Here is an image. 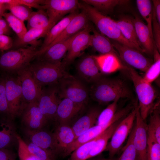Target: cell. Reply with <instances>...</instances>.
<instances>
[{"instance_id":"f907efd6","label":"cell","mask_w":160,"mask_h":160,"mask_svg":"<svg viewBox=\"0 0 160 160\" xmlns=\"http://www.w3.org/2000/svg\"><path fill=\"white\" fill-rule=\"evenodd\" d=\"M0 29L10 31L7 23L3 17H0Z\"/></svg>"},{"instance_id":"f6af8a7d","label":"cell","mask_w":160,"mask_h":160,"mask_svg":"<svg viewBox=\"0 0 160 160\" xmlns=\"http://www.w3.org/2000/svg\"><path fill=\"white\" fill-rule=\"evenodd\" d=\"M152 33L154 42L157 48L160 52V24L156 18L155 13L153 7L152 18Z\"/></svg>"},{"instance_id":"8fae6325","label":"cell","mask_w":160,"mask_h":160,"mask_svg":"<svg viewBox=\"0 0 160 160\" xmlns=\"http://www.w3.org/2000/svg\"><path fill=\"white\" fill-rule=\"evenodd\" d=\"M61 100L58 94L57 84L42 88L37 102L40 111L48 121L55 119Z\"/></svg>"},{"instance_id":"cb8c5ba5","label":"cell","mask_w":160,"mask_h":160,"mask_svg":"<svg viewBox=\"0 0 160 160\" xmlns=\"http://www.w3.org/2000/svg\"><path fill=\"white\" fill-rule=\"evenodd\" d=\"M53 26L50 24L45 28H32L28 30L21 38H17L13 43V46L17 49L24 47V46L28 45L36 47L40 44L41 42L38 39L42 37H45Z\"/></svg>"},{"instance_id":"30bf717a","label":"cell","mask_w":160,"mask_h":160,"mask_svg":"<svg viewBox=\"0 0 160 160\" xmlns=\"http://www.w3.org/2000/svg\"><path fill=\"white\" fill-rule=\"evenodd\" d=\"M76 0H45L44 9L47 14L49 23L54 25L65 15L79 8Z\"/></svg>"},{"instance_id":"4316f807","label":"cell","mask_w":160,"mask_h":160,"mask_svg":"<svg viewBox=\"0 0 160 160\" xmlns=\"http://www.w3.org/2000/svg\"><path fill=\"white\" fill-rule=\"evenodd\" d=\"M91 28L93 34L91 35L90 46L101 54L111 53L119 57L109 39L97 31L92 24Z\"/></svg>"},{"instance_id":"f1b7e54d","label":"cell","mask_w":160,"mask_h":160,"mask_svg":"<svg viewBox=\"0 0 160 160\" xmlns=\"http://www.w3.org/2000/svg\"><path fill=\"white\" fill-rule=\"evenodd\" d=\"M106 129L99 125H94L78 136L65 150L63 156L70 155L79 146L95 138Z\"/></svg>"},{"instance_id":"681fc988","label":"cell","mask_w":160,"mask_h":160,"mask_svg":"<svg viewBox=\"0 0 160 160\" xmlns=\"http://www.w3.org/2000/svg\"><path fill=\"white\" fill-rule=\"evenodd\" d=\"M153 7L154 10L157 21L160 24V0H153L152 1Z\"/></svg>"},{"instance_id":"8992f818","label":"cell","mask_w":160,"mask_h":160,"mask_svg":"<svg viewBox=\"0 0 160 160\" xmlns=\"http://www.w3.org/2000/svg\"><path fill=\"white\" fill-rule=\"evenodd\" d=\"M5 81L9 118L20 116L26 104L23 100L21 83L16 73L1 72Z\"/></svg>"},{"instance_id":"ee69618b","label":"cell","mask_w":160,"mask_h":160,"mask_svg":"<svg viewBox=\"0 0 160 160\" xmlns=\"http://www.w3.org/2000/svg\"><path fill=\"white\" fill-rule=\"evenodd\" d=\"M0 115H5L9 118L4 79L1 73L0 75Z\"/></svg>"},{"instance_id":"ac0fdd59","label":"cell","mask_w":160,"mask_h":160,"mask_svg":"<svg viewBox=\"0 0 160 160\" xmlns=\"http://www.w3.org/2000/svg\"><path fill=\"white\" fill-rule=\"evenodd\" d=\"M89 20L86 13L83 10L77 14L72 19L61 33L46 48L58 42L66 40L77 33L86 27L89 23Z\"/></svg>"},{"instance_id":"7c38bea8","label":"cell","mask_w":160,"mask_h":160,"mask_svg":"<svg viewBox=\"0 0 160 160\" xmlns=\"http://www.w3.org/2000/svg\"><path fill=\"white\" fill-rule=\"evenodd\" d=\"M29 65L16 73L20 81L23 96L26 104L37 101L42 88L35 79Z\"/></svg>"},{"instance_id":"4fadbf2b","label":"cell","mask_w":160,"mask_h":160,"mask_svg":"<svg viewBox=\"0 0 160 160\" xmlns=\"http://www.w3.org/2000/svg\"><path fill=\"white\" fill-rule=\"evenodd\" d=\"M91 24L78 33L71 41L66 55L61 62L66 67L80 56L88 47L90 46Z\"/></svg>"},{"instance_id":"b9f144b4","label":"cell","mask_w":160,"mask_h":160,"mask_svg":"<svg viewBox=\"0 0 160 160\" xmlns=\"http://www.w3.org/2000/svg\"><path fill=\"white\" fill-rule=\"evenodd\" d=\"M16 138L18 144L19 160H39L29 151L27 143L17 134Z\"/></svg>"},{"instance_id":"836d02e7","label":"cell","mask_w":160,"mask_h":160,"mask_svg":"<svg viewBox=\"0 0 160 160\" xmlns=\"http://www.w3.org/2000/svg\"><path fill=\"white\" fill-rule=\"evenodd\" d=\"M50 24L46 11L44 9H38L31 13L27 20V29L43 28Z\"/></svg>"},{"instance_id":"d6986e66","label":"cell","mask_w":160,"mask_h":160,"mask_svg":"<svg viewBox=\"0 0 160 160\" xmlns=\"http://www.w3.org/2000/svg\"><path fill=\"white\" fill-rule=\"evenodd\" d=\"M85 106L67 98L61 100L57 109L55 119L60 124H68L73 117L85 108Z\"/></svg>"},{"instance_id":"7402d4cb","label":"cell","mask_w":160,"mask_h":160,"mask_svg":"<svg viewBox=\"0 0 160 160\" xmlns=\"http://www.w3.org/2000/svg\"><path fill=\"white\" fill-rule=\"evenodd\" d=\"M53 134L55 143V153L63 154L75 139L74 132L68 124H59Z\"/></svg>"},{"instance_id":"603a6c76","label":"cell","mask_w":160,"mask_h":160,"mask_svg":"<svg viewBox=\"0 0 160 160\" xmlns=\"http://www.w3.org/2000/svg\"><path fill=\"white\" fill-rule=\"evenodd\" d=\"M93 57L102 74H110L125 68V65L119 57L113 54H101Z\"/></svg>"},{"instance_id":"9a60e30c","label":"cell","mask_w":160,"mask_h":160,"mask_svg":"<svg viewBox=\"0 0 160 160\" xmlns=\"http://www.w3.org/2000/svg\"><path fill=\"white\" fill-rule=\"evenodd\" d=\"M20 116L27 128L31 129H41L48 121L40 111L37 101L26 104Z\"/></svg>"},{"instance_id":"7a4b0ae2","label":"cell","mask_w":160,"mask_h":160,"mask_svg":"<svg viewBox=\"0 0 160 160\" xmlns=\"http://www.w3.org/2000/svg\"><path fill=\"white\" fill-rule=\"evenodd\" d=\"M79 4V8L86 13L89 21L95 24L100 33L113 41L137 50L123 36L116 21L82 1Z\"/></svg>"},{"instance_id":"9c48e42d","label":"cell","mask_w":160,"mask_h":160,"mask_svg":"<svg viewBox=\"0 0 160 160\" xmlns=\"http://www.w3.org/2000/svg\"><path fill=\"white\" fill-rule=\"evenodd\" d=\"M111 43L125 65L145 73L153 62L152 59L147 57L135 49L114 41Z\"/></svg>"},{"instance_id":"7dc6e473","label":"cell","mask_w":160,"mask_h":160,"mask_svg":"<svg viewBox=\"0 0 160 160\" xmlns=\"http://www.w3.org/2000/svg\"><path fill=\"white\" fill-rule=\"evenodd\" d=\"M13 42L12 38L5 35H0V50H7L13 46Z\"/></svg>"},{"instance_id":"2e32d148","label":"cell","mask_w":160,"mask_h":160,"mask_svg":"<svg viewBox=\"0 0 160 160\" xmlns=\"http://www.w3.org/2000/svg\"><path fill=\"white\" fill-rule=\"evenodd\" d=\"M77 33L43 50H39V55L35 58L36 60L50 63L61 62L66 55L71 41Z\"/></svg>"},{"instance_id":"f35d334b","label":"cell","mask_w":160,"mask_h":160,"mask_svg":"<svg viewBox=\"0 0 160 160\" xmlns=\"http://www.w3.org/2000/svg\"><path fill=\"white\" fill-rule=\"evenodd\" d=\"M135 127H133L129 134L126 145L122 149L123 152L118 160H136V153L133 145Z\"/></svg>"},{"instance_id":"6da1fadb","label":"cell","mask_w":160,"mask_h":160,"mask_svg":"<svg viewBox=\"0 0 160 160\" xmlns=\"http://www.w3.org/2000/svg\"><path fill=\"white\" fill-rule=\"evenodd\" d=\"M90 94L93 100L101 104L132 96L131 89L123 80L103 76L92 83Z\"/></svg>"},{"instance_id":"60d3db41","label":"cell","mask_w":160,"mask_h":160,"mask_svg":"<svg viewBox=\"0 0 160 160\" xmlns=\"http://www.w3.org/2000/svg\"><path fill=\"white\" fill-rule=\"evenodd\" d=\"M147 160H160V144L153 137L148 135Z\"/></svg>"},{"instance_id":"816d5d0a","label":"cell","mask_w":160,"mask_h":160,"mask_svg":"<svg viewBox=\"0 0 160 160\" xmlns=\"http://www.w3.org/2000/svg\"><path fill=\"white\" fill-rule=\"evenodd\" d=\"M7 9V5L0 2V17H3V14Z\"/></svg>"},{"instance_id":"1f68e13d","label":"cell","mask_w":160,"mask_h":160,"mask_svg":"<svg viewBox=\"0 0 160 160\" xmlns=\"http://www.w3.org/2000/svg\"><path fill=\"white\" fill-rule=\"evenodd\" d=\"M149 114V123L147 125L148 135L153 137L160 144L159 101L156 102Z\"/></svg>"},{"instance_id":"f546056e","label":"cell","mask_w":160,"mask_h":160,"mask_svg":"<svg viewBox=\"0 0 160 160\" xmlns=\"http://www.w3.org/2000/svg\"><path fill=\"white\" fill-rule=\"evenodd\" d=\"M123 118L113 123L97 137L90 151L89 158L95 156L105 150L109 140Z\"/></svg>"},{"instance_id":"83f0119b","label":"cell","mask_w":160,"mask_h":160,"mask_svg":"<svg viewBox=\"0 0 160 160\" xmlns=\"http://www.w3.org/2000/svg\"><path fill=\"white\" fill-rule=\"evenodd\" d=\"M15 129L9 118L0 119V149L7 148L17 140Z\"/></svg>"},{"instance_id":"ffe728a7","label":"cell","mask_w":160,"mask_h":160,"mask_svg":"<svg viewBox=\"0 0 160 160\" xmlns=\"http://www.w3.org/2000/svg\"><path fill=\"white\" fill-rule=\"evenodd\" d=\"M133 20L137 39L144 53L153 56L155 44L153 36L147 25L138 16H135Z\"/></svg>"},{"instance_id":"5bb4252c","label":"cell","mask_w":160,"mask_h":160,"mask_svg":"<svg viewBox=\"0 0 160 160\" xmlns=\"http://www.w3.org/2000/svg\"><path fill=\"white\" fill-rule=\"evenodd\" d=\"M142 117L139 108L134 123L133 145L136 153V160H147V125Z\"/></svg>"},{"instance_id":"5b68a950","label":"cell","mask_w":160,"mask_h":160,"mask_svg":"<svg viewBox=\"0 0 160 160\" xmlns=\"http://www.w3.org/2000/svg\"><path fill=\"white\" fill-rule=\"evenodd\" d=\"M29 68L35 79L42 87L57 84L68 73L61 62L50 63L36 60L31 63Z\"/></svg>"},{"instance_id":"7bdbcfd3","label":"cell","mask_w":160,"mask_h":160,"mask_svg":"<svg viewBox=\"0 0 160 160\" xmlns=\"http://www.w3.org/2000/svg\"><path fill=\"white\" fill-rule=\"evenodd\" d=\"M29 151L39 160H52L54 154L30 143L27 144Z\"/></svg>"},{"instance_id":"277c9868","label":"cell","mask_w":160,"mask_h":160,"mask_svg":"<svg viewBox=\"0 0 160 160\" xmlns=\"http://www.w3.org/2000/svg\"><path fill=\"white\" fill-rule=\"evenodd\" d=\"M39 54V50L32 46L7 51L0 56V70L1 72L16 73L29 65Z\"/></svg>"},{"instance_id":"bcb514c9","label":"cell","mask_w":160,"mask_h":160,"mask_svg":"<svg viewBox=\"0 0 160 160\" xmlns=\"http://www.w3.org/2000/svg\"><path fill=\"white\" fill-rule=\"evenodd\" d=\"M45 0H17V3L23 4L38 10L44 9Z\"/></svg>"},{"instance_id":"e0dca14e","label":"cell","mask_w":160,"mask_h":160,"mask_svg":"<svg viewBox=\"0 0 160 160\" xmlns=\"http://www.w3.org/2000/svg\"><path fill=\"white\" fill-rule=\"evenodd\" d=\"M76 69L80 78L87 83H92L102 76L93 55L82 57L78 63Z\"/></svg>"},{"instance_id":"e575fe53","label":"cell","mask_w":160,"mask_h":160,"mask_svg":"<svg viewBox=\"0 0 160 160\" xmlns=\"http://www.w3.org/2000/svg\"><path fill=\"white\" fill-rule=\"evenodd\" d=\"M153 56L154 61L143 77L146 82L151 84L160 75V55L155 44L154 45Z\"/></svg>"},{"instance_id":"db71d44e","label":"cell","mask_w":160,"mask_h":160,"mask_svg":"<svg viewBox=\"0 0 160 160\" xmlns=\"http://www.w3.org/2000/svg\"><path fill=\"white\" fill-rule=\"evenodd\" d=\"M92 160H116V159H114L113 158H110L109 159H106L105 158H97L96 159H92Z\"/></svg>"},{"instance_id":"d6a6232c","label":"cell","mask_w":160,"mask_h":160,"mask_svg":"<svg viewBox=\"0 0 160 160\" xmlns=\"http://www.w3.org/2000/svg\"><path fill=\"white\" fill-rule=\"evenodd\" d=\"M82 1L94 8L99 12L105 15L111 12L114 8L119 5L128 3V0H83Z\"/></svg>"},{"instance_id":"74e56055","label":"cell","mask_w":160,"mask_h":160,"mask_svg":"<svg viewBox=\"0 0 160 160\" xmlns=\"http://www.w3.org/2000/svg\"><path fill=\"white\" fill-rule=\"evenodd\" d=\"M97 137L77 148L71 154L69 160H86L89 159L90 151Z\"/></svg>"},{"instance_id":"3957f363","label":"cell","mask_w":160,"mask_h":160,"mask_svg":"<svg viewBox=\"0 0 160 160\" xmlns=\"http://www.w3.org/2000/svg\"><path fill=\"white\" fill-rule=\"evenodd\" d=\"M132 81L138 98L139 111L145 120L154 107L156 92L151 84L145 82L135 69L125 65V68Z\"/></svg>"},{"instance_id":"f5cc1de1","label":"cell","mask_w":160,"mask_h":160,"mask_svg":"<svg viewBox=\"0 0 160 160\" xmlns=\"http://www.w3.org/2000/svg\"><path fill=\"white\" fill-rule=\"evenodd\" d=\"M10 32V31L0 29V35H8Z\"/></svg>"},{"instance_id":"ba28073f","label":"cell","mask_w":160,"mask_h":160,"mask_svg":"<svg viewBox=\"0 0 160 160\" xmlns=\"http://www.w3.org/2000/svg\"><path fill=\"white\" fill-rule=\"evenodd\" d=\"M137 104L132 111L123 118L115 129L105 151L108 152L109 158H113L119 151L133 128L138 109Z\"/></svg>"},{"instance_id":"484cf974","label":"cell","mask_w":160,"mask_h":160,"mask_svg":"<svg viewBox=\"0 0 160 160\" xmlns=\"http://www.w3.org/2000/svg\"><path fill=\"white\" fill-rule=\"evenodd\" d=\"M101 111L96 107L89 109L86 113L79 119L71 127L75 139L81 134L94 126Z\"/></svg>"},{"instance_id":"ab89813d","label":"cell","mask_w":160,"mask_h":160,"mask_svg":"<svg viewBox=\"0 0 160 160\" xmlns=\"http://www.w3.org/2000/svg\"><path fill=\"white\" fill-rule=\"evenodd\" d=\"M7 9L14 16L24 22L27 21L33 11L31 8L20 4L7 5Z\"/></svg>"},{"instance_id":"c3c4849f","label":"cell","mask_w":160,"mask_h":160,"mask_svg":"<svg viewBox=\"0 0 160 160\" xmlns=\"http://www.w3.org/2000/svg\"><path fill=\"white\" fill-rule=\"evenodd\" d=\"M0 160H16V157L7 148L0 149Z\"/></svg>"},{"instance_id":"d590c367","label":"cell","mask_w":160,"mask_h":160,"mask_svg":"<svg viewBox=\"0 0 160 160\" xmlns=\"http://www.w3.org/2000/svg\"><path fill=\"white\" fill-rule=\"evenodd\" d=\"M2 17L7 21L9 27L16 33L18 38H21L27 31L24 22L10 12H5Z\"/></svg>"},{"instance_id":"44dd1931","label":"cell","mask_w":160,"mask_h":160,"mask_svg":"<svg viewBox=\"0 0 160 160\" xmlns=\"http://www.w3.org/2000/svg\"><path fill=\"white\" fill-rule=\"evenodd\" d=\"M25 135L32 143L54 154L55 153L56 146L53 133L41 129H25Z\"/></svg>"},{"instance_id":"4dcf8cb0","label":"cell","mask_w":160,"mask_h":160,"mask_svg":"<svg viewBox=\"0 0 160 160\" xmlns=\"http://www.w3.org/2000/svg\"><path fill=\"white\" fill-rule=\"evenodd\" d=\"M78 13L76 11L68 14L57 22L49 30L45 37L40 49L49 46L63 31L72 19Z\"/></svg>"},{"instance_id":"52a82bcc","label":"cell","mask_w":160,"mask_h":160,"mask_svg":"<svg viewBox=\"0 0 160 160\" xmlns=\"http://www.w3.org/2000/svg\"><path fill=\"white\" fill-rule=\"evenodd\" d=\"M58 94L61 99L67 98L77 103L85 105L89 98V92L80 80L68 73L57 84Z\"/></svg>"},{"instance_id":"d4e9b609","label":"cell","mask_w":160,"mask_h":160,"mask_svg":"<svg viewBox=\"0 0 160 160\" xmlns=\"http://www.w3.org/2000/svg\"><path fill=\"white\" fill-rule=\"evenodd\" d=\"M116 21L124 38L134 45L138 51L142 53H144L137 39L133 18L124 16L121 17Z\"/></svg>"},{"instance_id":"8d00e7d4","label":"cell","mask_w":160,"mask_h":160,"mask_svg":"<svg viewBox=\"0 0 160 160\" xmlns=\"http://www.w3.org/2000/svg\"><path fill=\"white\" fill-rule=\"evenodd\" d=\"M136 4L139 12L147 23V26L153 35L152 18L153 6L149 0H137Z\"/></svg>"}]
</instances>
